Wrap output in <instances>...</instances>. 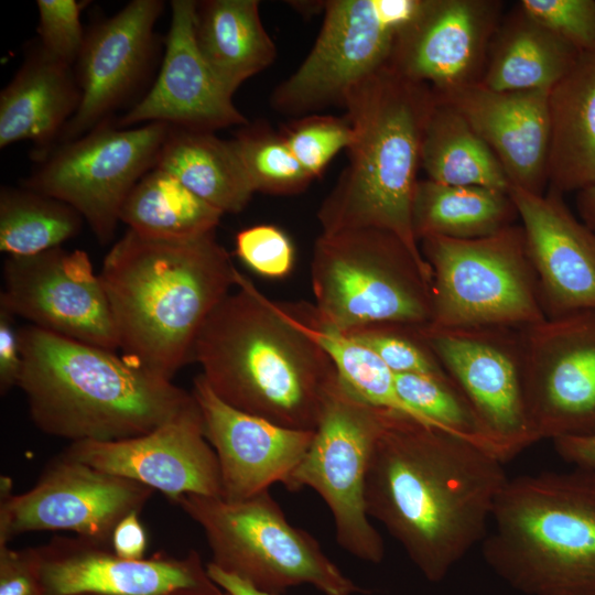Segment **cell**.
Here are the masks:
<instances>
[{
    "label": "cell",
    "instance_id": "obj_1",
    "mask_svg": "<svg viewBox=\"0 0 595 595\" xmlns=\"http://www.w3.org/2000/svg\"><path fill=\"white\" fill-rule=\"evenodd\" d=\"M507 479L491 452L388 410L367 469L366 509L440 583L485 539Z\"/></svg>",
    "mask_w": 595,
    "mask_h": 595
},
{
    "label": "cell",
    "instance_id": "obj_2",
    "mask_svg": "<svg viewBox=\"0 0 595 595\" xmlns=\"http://www.w3.org/2000/svg\"><path fill=\"white\" fill-rule=\"evenodd\" d=\"M237 272L215 231L165 240L128 229L99 273L121 356L172 380L192 360L202 326L236 286Z\"/></svg>",
    "mask_w": 595,
    "mask_h": 595
},
{
    "label": "cell",
    "instance_id": "obj_3",
    "mask_svg": "<svg viewBox=\"0 0 595 595\" xmlns=\"http://www.w3.org/2000/svg\"><path fill=\"white\" fill-rule=\"evenodd\" d=\"M192 360L224 402L294 430L316 429L337 378L326 351L240 271L202 326Z\"/></svg>",
    "mask_w": 595,
    "mask_h": 595
},
{
    "label": "cell",
    "instance_id": "obj_4",
    "mask_svg": "<svg viewBox=\"0 0 595 595\" xmlns=\"http://www.w3.org/2000/svg\"><path fill=\"white\" fill-rule=\"evenodd\" d=\"M24 392L42 432L79 441L145 434L192 407L193 393L115 351L33 325L19 329Z\"/></svg>",
    "mask_w": 595,
    "mask_h": 595
},
{
    "label": "cell",
    "instance_id": "obj_5",
    "mask_svg": "<svg viewBox=\"0 0 595 595\" xmlns=\"http://www.w3.org/2000/svg\"><path fill=\"white\" fill-rule=\"evenodd\" d=\"M434 101L430 87L389 65L348 91L343 107L354 140L347 166L317 210L322 234L386 230L429 267L413 231L412 205L423 131Z\"/></svg>",
    "mask_w": 595,
    "mask_h": 595
},
{
    "label": "cell",
    "instance_id": "obj_6",
    "mask_svg": "<svg viewBox=\"0 0 595 595\" xmlns=\"http://www.w3.org/2000/svg\"><path fill=\"white\" fill-rule=\"evenodd\" d=\"M480 543L486 564L524 595H595V470L507 479Z\"/></svg>",
    "mask_w": 595,
    "mask_h": 595
},
{
    "label": "cell",
    "instance_id": "obj_7",
    "mask_svg": "<svg viewBox=\"0 0 595 595\" xmlns=\"http://www.w3.org/2000/svg\"><path fill=\"white\" fill-rule=\"evenodd\" d=\"M311 282L320 318L340 332L432 320L431 270L394 234L374 228L321 234Z\"/></svg>",
    "mask_w": 595,
    "mask_h": 595
},
{
    "label": "cell",
    "instance_id": "obj_8",
    "mask_svg": "<svg viewBox=\"0 0 595 595\" xmlns=\"http://www.w3.org/2000/svg\"><path fill=\"white\" fill-rule=\"evenodd\" d=\"M174 504L203 529L210 562L260 591L309 584L324 595L363 592L315 538L286 520L269 490L238 501L190 494Z\"/></svg>",
    "mask_w": 595,
    "mask_h": 595
},
{
    "label": "cell",
    "instance_id": "obj_9",
    "mask_svg": "<svg viewBox=\"0 0 595 595\" xmlns=\"http://www.w3.org/2000/svg\"><path fill=\"white\" fill-rule=\"evenodd\" d=\"M419 244L431 270L429 326L524 328L547 318L521 225L477 239L431 236Z\"/></svg>",
    "mask_w": 595,
    "mask_h": 595
},
{
    "label": "cell",
    "instance_id": "obj_10",
    "mask_svg": "<svg viewBox=\"0 0 595 595\" xmlns=\"http://www.w3.org/2000/svg\"><path fill=\"white\" fill-rule=\"evenodd\" d=\"M170 126L122 128L116 119L60 142L33 159L21 185L75 208L101 245L110 242L121 207L141 177L156 166Z\"/></svg>",
    "mask_w": 595,
    "mask_h": 595
},
{
    "label": "cell",
    "instance_id": "obj_11",
    "mask_svg": "<svg viewBox=\"0 0 595 595\" xmlns=\"http://www.w3.org/2000/svg\"><path fill=\"white\" fill-rule=\"evenodd\" d=\"M387 411L361 400L337 376L326 396L313 441L288 487L291 491L314 489L333 516L339 547L375 564L382 561L385 544L369 521L365 484Z\"/></svg>",
    "mask_w": 595,
    "mask_h": 595
},
{
    "label": "cell",
    "instance_id": "obj_12",
    "mask_svg": "<svg viewBox=\"0 0 595 595\" xmlns=\"http://www.w3.org/2000/svg\"><path fill=\"white\" fill-rule=\"evenodd\" d=\"M421 0H329L316 41L270 102L289 116L344 106L348 91L389 65L397 39Z\"/></svg>",
    "mask_w": 595,
    "mask_h": 595
},
{
    "label": "cell",
    "instance_id": "obj_13",
    "mask_svg": "<svg viewBox=\"0 0 595 595\" xmlns=\"http://www.w3.org/2000/svg\"><path fill=\"white\" fill-rule=\"evenodd\" d=\"M420 333L470 407L494 455L505 463L538 442L524 399L521 328L428 325Z\"/></svg>",
    "mask_w": 595,
    "mask_h": 595
},
{
    "label": "cell",
    "instance_id": "obj_14",
    "mask_svg": "<svg viewBox=\"0 0 595 595\" xmlns=\"http://www.w3.org/2000/svg\"><path fill=\"white\" fill-rule=\"evenodd\" d=\"M153 493L62 453L25 493L13 494L11 478L1 476L0 545L34 531H71L110 545L117 524L128 515L141 512Z\"/></svg>",
    "mask_w": 595,
    "mask_h": 595
},
{
    "label": "cell",
    "instance_id": "obj_15",
    "mask_svg": "<svg viewBox=\"0 0 595 595\" xmlns=\"http://www.w3.org/2000/svg\"><path fill=\"white\" fill-rule=\"evenodd\" d=\"M523 389L538 441L595 434V311L521 328Z\"/></svg>",
    "mask_w": 595,
    "mask_h": 595
},
{
    "label": "cell",
    "instance_id": "obj_16",
    "mask_svg": "<svg viewBox=\"0 0 595 595\" xmlns=\"http://www.w3.org/2000/svg\"><path fill=\"white\" fill-rule=\"evenodd\" d=\"M164 7L162 0H132L88 26L74 66L82 101L57 143L115 119L145 95L160 57L154 28Z\"/></svg>",
    "mask_w": 595,
    "mask_h": 595
},
{
    "label": "cell",
    "instance_id": "obj_17",
    "mask_svg": "<svg viewBox=\"0 0 595 595\" xmlns=\"http://www.w3.org/2000/svg\"><path fill=\"white\" fill-rule=\"evenodd\" d=\"M0 307L50 333L119 349L109 302L89 256L62 247L3 263Z\"/></svg>",
    "mask_w": 595,
    "mask_h": 595
},
{
    "label": "cell",
    "instance_id": "obj_18",
    "mask_svg": "<svg viewBox=\"0 0 595 595\" xmlns=\"http://www.w3.org/2000/svg\"><path fill=\"white\" fill-rule=\"evenodd\" d=\"M44 595H217L201 555L155 553L129 560L110 545L54 537L34 547Z\"/></svg>",
    "mask_w": 595,
    "mask_h": 595
},
{
    "label": "cell",
    "instance_id": "obj_19",
    "mask_svg": "<svg viewBox=\"0 0 595 595\" xmlns=\"http://www.w3.org/2000/svg\"><path fill=\"white\" fill-rule=\"evenodd\" d=\"M502 8L499 0H421L389 66L435 95L480 83Z\"/></svg>",
    "mask_w": 595,
    "mask_h": 595
},
{
    "label": "cell",
    "instance_id": "obj_20",
    "mask_svg": "<svg viewBox=\"0 0 595 595\" xmlns=\"http://www.w3.org/2000/svg\"><path fill=\"white\" fill-rule=\"evenodd\" d=\"M63 454L158 490L173 504L190 494L221 498L218 459L205 436L197 402L145 434L72 442Z\"/></svg>",
    "mask_w": 595,
    "mask_h": 595
},
{
    "label": "cell",
    "instance_id": "obj_21",
    "mask_svg": "<svg viewBox=\"0 0 595 595\" xmlns=\"http://www.w3.org/2000/svg\"><path fill=\"white\" fill-rule=\"evenodd\" d=\"M196 1L173 0L161 65L151 87L129 110L116 119L122 128L149 122L215 132L248 119L219 83L194 37Z\"/></svg>",
    "mask_w": 595,
    "mask_h": 595
},
{
    "label": "cell",
    "instance_id": "obj_22",
    "mask_svg": "<svg viewBox=\"0 0 595 595\" xmlns=\"http://www.w3.org/2000/svg\"><path fill=\"white\" fill-rule=\"evenodd\" d=\"M192 393L218 459L223 499L244 500L275 483L289 487L314 431L284 428L227 404L201 374L194 379Z\"/></svg>",
    "mask_w": 595,
    "mask_h": 595
},
{
    "label": "cell",
    "instance_id": "obj_23",
    "mask_svg": "<svg viewBox=\"0 0 595 595\" xmlns=\"http://www.w3.org/2000/svg\"><path fill=\"white\" fill-rule=\"evenodd\" d=\"M547 318L595 311V231L576 218L562 194L511 186Z\"/></svg>",
    "mask_w": 595,
    "mask_h": 595
},
{
    "label": "cell",
    "instance_id": "obj_24",
    "mask_svg": "<svg viewBox=\"0 0 595 595\" xmlns=\"http://www.w3.org/2000/svg\"><path fill=\"white\" fill-rule=\"evenodd\" d=\"M550 90L498 91L478 83L435 97L457 110L499 160L511 186L549 184Z\"/></svg>",
    "mask_w": 595,
    "mask_h": 595
},
{
    "label": "cell",
    "instance_id": "obj_25",
    "mask_svg": "<svg viewBox=\"0 0 595 595\" xmlns=\"http://www.w3.org/2000/svg\"><path fill=\"white\" fill-rule=\"evenodd\" d=\"M82 91L73 66L30 42L11 80L0 91V148L31 141L35 159L53 148L77 112Z\"/></svg>",
    "mask_w": 595,
    "mask_h": 595
},
{
    "label": "cell",
    "instance_id": "obj_26",
    "mask_svg": "<svg viewBox=\"0 0 595 595\" xmlns=\"http://www.w3.org/2000/svg\"><path fill=\"white\" fill-rule=\"evenodd\" d=\"M550 190L580 192L595 181V51L580 54L549 93Z\"/></svg>",
    "mask_w": 595,
    "mask_h": 595
},
{
    "label": "cell",
    "instance_id": "obj_27",
    "mask_svg": "<svg viewBox=\"0 0 595 595\" xmlns=\"http://www.w3.org/2000/svg\"><path fill=\"white\" fill-rule=\"evenodd\" d=\"M194 37L202 56L231 96L277 56L258 0L196 1Z\"/></svg>",
    "mask_w": 595,
    "mask_h": 595
},
{
    "label": "cell",
    "instance_id": "obj_28",
    "mask_svg": "<svg viewBox=\"0 0 595 595\" xmlns=\"http://www.w3.org/2000/svg\"><path fill=\"white\" fill-rule=\"evenodd\" d=\"M578 55L517 4L493 36L480 84L498 91L551 90Z\"/></svg>",
    "mask_w": 595,
    "mask_h": 595
},
{
    "label": "cell",
    "instance_id": "obj_29",
    "mask_svg": "<svg viewBox=\"0 0 595 595\" xmlns=\"http://www.w3.org/2000/svg\"><path fill=\"white\" fill-rule=\"evenodd\" d=\"M156 166L223 214L241 212L256 193L232 141L215 132L170 126Z\"/></svg>",
    "mask_w": 595,
    "mask_h": 595
},
{
    "label": "cell",
    "instance_id": "obj_30",
    "mask_svg": "<svg viewBox=\"0 0 595 595\" xmlns=\"http://www.w3.org/2000/svg\"><path fill=\"white\" fill-rule=\"evenodd\" d=\"M518 217L509 192L482 187L447 185L419 180L412 205L415 238L431 236L451 239H477L490 236Z\"/></svg>",
    "mask_w": 595,
    "mask_h": 595
},
{
    "label": "cell",
    "instance_id": "obj_31",
    "mask_svg": "<svg viewBox=\"0 0 595 595\" xmlns=\"http://www.w3.org/2000/svg\"><path fill=\"white\" fill-rule=\"evenodd\" d=\"M421 167L429 180L442 184L502 192L511 187L487 143L457 110L436 97L423 131Z\"/></svg>",
    "mask_w": 595,
    "mask_h": 595
},
{
    "label": "cell",
    "instance_id": "obj_32",
    "mask_svg": "<svg viewBox=\"0 0 595 595\" xmlns=\"http://www.w3.org/2000/svg\"><path fill=\"white\" fill-rule=\"evenodd\" d=\"M224 214L158 166L145 173L126 198L120 221L151 239H191L216 230Z\"/></svg>",
    "mask_w": 595,
    "mask_h": 595
},
{
    "label": "cell",
    "instance_id": "obj_33",
    "mask_svg": "<svg viewBox=\"0 0 595 595\" xmlns=\"http://www.w3.org/2000/svg\"><path fill=\"white\" fill-rule=\"evenodd\" d=\"M275 305L288 321L326 351L338 378L353 393L371 405L403 413L430 425L400 398L394 372L371 349L324 323L314 305L278 302Z\"/></svg>",
    "mask_w": 595,
    "mask_h": 595
},
{
    "label": "cell",
    "instance_id": "obj_34",
    "mask_svg": "<svg viewBox=\"0 0 595 595\" xmlns=\"http://www.w3.org/2000/svg\"><path fill=\"white\" fill-rule=\"evenodd\" d=\"M84 218L68 204L28 188H0V250L29 257L61 247L78 235Z\"/></svg>",
    "mask_w": 595,
    "mask_h": 595
},
{
    "label": "cell",
    "instance_id": "obj_35",
    "mask_svg": "<svg viewBox=\"0 0 595 595\" xmlns=\"http://www.w3.org/2000/svg\"><path fill=\"white\" fill-rule=\"evenodd\" d=\"M255 192L291 195L313 181L282 133L258 123L241 127L231 139Z\"/></svg>",
    "mask_w": 595,
    "mask_h": 595
},
{
    "label": "cell",
    "instance_id": "obj_36",
    "mask_svg": "<svg viewBox=\"0 0 595 595\" xmlns=\"http://www.w3.org/2000/svg\"><path fill=\"white\" fill-rule=\"evenodd\" d=\"M394 381L400 398L429 424L489 451L470 407L451 379L394 374Z\"/></svg>",
    "mask_w": 595,
    "mask_h": 595
},
{
    "label": "cell",
    "instance_id": "obj_37",
    "mask_svg": "<svg viewBox=\"0 0 595 595\" xmlns=\"http://www.w3.org/2000/svg\"><path fill=\"white\" fill-rule=\"evenodd\" d=\"M420 328L400 324H375L344 333L371 349L394 374L451 379L424 342Z\"/></svg>",
    "mask_w": 595,
    "mask_h": 595
},
{
    "label": "cell",
    "instance_id": "obj_38",
    "mask_svg": "<svg viewBox=\"0 0 595 595\" xmlns=\"http://www.w3.org/2000/svg\"><path fill=\"white\" fill-rule=\"evenodd\" d=\"M292 153L311 176L318 177L333 158L348 149L354 140V130L346 116L307 115L283 129Z\"/></svg>",
    "mask_w": 595,
    "mask_h": 595
},
{
    "label": "cell",
    "instance_id": "obj_39",
    "mask_svg": "<svg viewBox=\"0 0 595 595\" xmlns=\"http://www.w3.org/2000/svg\"><path fill=\"white\" fill-rule=\"evenodd\" d=\"M518 7L578 54L595 51V0H521Z\"/></svg>",
    "mask_w": 595,
    "mask_h": 595
},
{
    "label": "cell",
    "instance_id": "obj_40",
    "mask_svg": "<svg viewBox=\"0 0 595 595\" xmlns=\"http://www.w3.org/2000/svg\"><path fill=\"white\" fill-rule=\"evenodd\" d=\"M86 1L37 0V41L58 61L75 66L82 51L85 32L80 11Z\"/></svg>",
    "mask_w": 595,
    "mask_h": 595
},
{
    "label": "cell",
    "instance_id": "obj_41",
    "mask_svg": "<svg viewBox=\"0 0 595 595\" xmlns=\"http://www.w3.org/2000/svg\"><path fill=\"white\" fill-rule=\"evenodd\" d=\"M236 255L256 273L279 279L288 275L294 263V247L279 227L260 224L240 230L235 238Z\"/></svg>",
    "mask_w": 595,
    "mask_h": 595
},
{
    "label": "cell",
    "instance_id": "obj_42",
    "mask_svg": "<svg viewBox=\"0 0 595 595\" xmlns=\"http://www.w3.org/2000/svg\"><path fill=\"white\" fill-rule=\"evenodd\" d=\"M0 595H44L34 548L0 545Z\"/></svg>",
    "mask_w": 595,
    "mask_h": 595
},
{
    "label": "cell",
    "instance_id": "obj_43",
    "mask_svg": "<svg viewBox=\"0 0 595 595\" xmlns=\"http://www.w3.org/2000/svg\"><path fill=\"white\" fill-rule=\"evenodd\" d=\"M13 315L0 307V392L6 394L18 387L22 371V355L19 329H15Z\"/></svg>",
    "mask_w": 595,
    "mask_h": 595
},
{
    "label": "cell",
    "instance_id": "obj_44",
    "mask_svg": "<svg viewBox=\"0 0 595 595\" xmlns=\"http://www.w3.org/2000/svg\"><path fill=\"white\" fill-rule=\"evenodd\" d=\"M139 515L140 512L128 515L113 530L110 548L120 558L129 560L145 558L148 537Z\"/></svg>",
    "mask_w": 595,
    "mask_h": 595
},
{
    "label": "cell",
    "instance_id": "obj_45",
    "mask_svg": "<svg viewBox=\"0 0 595 595\" xmlns=\"http://www.w3.org/2000/svg\"><path fill=\"white\" fill-rule=\"evenodd\" d=\"M552 442L563 461L573 467L595 470V434L561 437Z\"/></svg>",
    "mask_w": 595,
    "mask_h": 595
},
{
    "label": "cell",
    "instance_id": "obj_46",
    "mask_svg": "<svg viewBox=\"0 0 595 595\" xmlns=\"http://www.w3.org/2000/svg\"><path fill=\"white\" fill-rule=\"evenodd\" d=\"M206 569L213 582L230 595H280L260 591L240 577L223 571L212 562L206 565Z\"/></svg>",
    "mask_w": 595,
    "mask_h": 595
},
{
    "label": "cell",
    "instance_id": "obj_47",
    "mask_svg": "<svg viewBox=\"0 0 595 595\" xmlns=\"http://www.w3.org/2000/svg\"><path fill=\"white\" fill-rule=\"evenodd\" d=\"M576 207L581 220L595 231V181L577 192Z\"/></svg>",
    "mask_w": 595,
    "mask_h": 595
},
{
    "label": "cell",
    "instance_id": "obj_48",
    "mask_svg": "<svg viewBox=\"0 0 595 595\" xmlns=\"http://www.w3.org/2000/svg\"><path fill=\"white\" fill-rule=\"evenodd\" d=\"M217 595H230V594L221 589V592L218 593Z\"/></svg>",
    "mask_w": 595,
    "mask_h": 595
}]
</instances>
